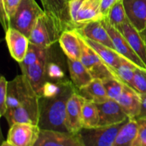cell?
Listing matches in <instances>:
<instances>
[{
	"label": "cell",
	"mask_w": 146,
	"mask_h": 146,
	"mask_svg": "<svg viewBox=\"0 0 146 146\" xmlns=\"http://www.w3.org/2000/svg\"><path fill=\"white\" fill-rule=\"evenodd\" d=\"M76 88L71 81L58 95L51 98L39 97V120L41 130L68 132L66 125V106Z\"/></svg>",
	"instance_id": "1"
},
{
	"label": "cell",
	"mask_w": 146,
	"mask_h": 146,
	"mask_svg": "<svg viewBox=\"0 0 146 146\" xmlns=\"http://www.w3.org/2000/svg\"><path fill=\"white\" fill-rule=\"evenodd\" d=\"M44 13L35 0H21L10 18L9 26L29 38L37 19Z\"/></svg>",
	"instance_id": "2"
},
{
	"label": "cell",
	"mask_w": 146,
	"mask_h": 146,
	"mask_svg": "<svg viewBox=\"0 0 146 146\" xmlns=\"http://www.w3.org/2000/svg\"><path fill=\"white\" fill-rule=\"evenodd\" d=\"M61 34L62 32L55 21L44 13L37 19L29 40L31 44L49 48L58 42Z\"/></svg>",
	"instance_id": "3"
},
{
	"label": "cell",
	"mask_w": 146,
	"mask_h": 146,
	"mask_svg": "<svg viewBox=\"0 0 146 146\" xmlns=\"http://www.w3.org/2000/svg\"><path fill=\"white\" fill-rule=\"evenodd\" d=\"M80 37L81 39V56L80 60L88 68L94 78L104 80L107 78H115L121 80L116 72L103 61L98 54L84 41L81 36Z\"/></svg>",
	"instance_id": "4"
},
{
	"label": "cell",
	"mask_w": 146,
	"mask_h": 146,
	"mask_svg": "<svg viewBox=\"0 0 146 146\" xmlns=\"http://www.w3.org/2000/svg\"><path fill=\"white\" fill-rule=\"evenodd\" d=\"M127 121L121 123L93 128H83L79 135L84 146H113L118 131Z\"/></svg>",
	"instance_id": "5"
},
{
	"label": "cell",
	"mask_w": 146,
	"mask_h": 146,
	"mask_svg": "<svg viewBox=\"0 0 146 146\" xmlns=\"http://www.w3.org/2000/svg\"><path fill=\"white\" fill-rule=\"evenodd\" d=\"M4 117L9 126L15 123H26L38 125L39 120V97L34 95L6 113Z\"/></svg>",
	"instance_id": "6"
},
{
	"label": "cell",
	"mask_w": 146,
	"mask_h": 146,
	"mask_svg": "<svg viewBox=\"0 0 146 146\" xmlns=\"http://www.w3.org/2000/svg\"><path fill=\"white\" fill-rule=\"evenodd\" d=\"M40 131L38 125L15 123L9 126L7 141L13 146H35Z\"/></svg>",
	"instance_id": "7"
},
{
	"label": "cell",
	"mask_w": 146,
	"mask_h": 146,
	"mask_svg": "<svg viewBox=\"0 0 146 146\" xmlns=\"http://www.w3.org/2000/svg\"><path fill=\"white\" fill-rule=\"evenodd\" d=\"M37 95L27 77L21 74L9 81L7 87V111L17 108L25 100Z\"/></svg>",
	"instance_id": "8"
},
{
	"label": "cell",
	"mask_w": 146,
	"mask_h": 146,
	"mask_svg": "<svg viewBox=\"0 0 146 146\" xmlns=\"http://www.w3.org/2000/svg\"><path fill=\"white\" fill-rule=\"evenodd\" d=\"M68 1L69 0H41L44 12L55 21L62 33L66 30L76 29L70 17Z\"/></svg>",
	"instance_id": "9"
},
{
	"label": "cell",
	"mask_w": 146,
	"mask_h": 146,
	"mask_svg": "<svg viewBox=\"0 0 146 146\" xmlns=\"http://www.w3.org/2000/svg\"><path fill=\"white\" fill-rule=\"evenodd\" d=\"M35 146H84L79 133L41 130Z\"/></svg>",
	"instance_id": "10"
},
{
	"label": "cell",
	"mask_w": 146,
	"mask_h": 146,
	"mask_svg": "<svg viewBox=\"0 0 146 146\" xmlns=\"http://www.w3.org/2000/svg\"><path fill=\"white\" fill-rule=\"evenodd\" d=\"M102 22L105 26L109 35L111 36L115 51L120 55L135 64L137 67L146 69V66L144 63L137 55L136 53L133 51V49L131 48V46L128 44L125 37L123 36V34L115 27L111 26L104 19L102 20Z\"/></svg>",
	"instance_id": "11"
},
{
	"label": "cell",
	"mask_w": 146,
	"mask_h": 146,
	"mask_svg": "<svg viewBox=\"0 0 146 146\" xmlns=\"http://www.w3.org/2000/svg\"><path fill=\"white\" fill-rule=\"evenodd\" d=\"M99 110L100 121L98 127L109 126L121 123L128 119L121 106L115 100L108 101L97 104Z\"/></svg>",
	"instance_id": "12"
},
{
	"label": "cell",
	"mask_w": 146,
	"mask_h": 146,
	"mask_svg": "<svg viewBox=\"0 0 146 146\" xmlns=\"http://www.w3.org/2000/svg\"><path fill=\"white\" fill-rule=\"evenodd\" d=\"M84 99L77 93L74 92L68 99L66 106V125L69 133H78L83 128L82 107Z\"/></svg>",
	"instance_id": "13"
},
{
	"label": "cell",
	"mask_w": 146,
	"mask_h": 146,
	"mask_svg": "<svg viewBox=\"0 0 146 146\" xmlns=\"http://www.w3.org/2000/svg\"><path fill=\"white\" fill-rule=\"evenodd\" d=\"M5 41L11 57L19 64L22 62L29 46L28 37L18 30L9 27L5 31Z\"/></svg>",
	"instance_id": "14"
},
{
	"label": "cell",
	"mask_w": 146,
	"mask_h": 146,
	"mask_svg": "<svg viewBox=\"0 0 146 146\" xmlns=\"http://www.w3.org/2000/svg\"><path fill=\"white\" fill-rule=\"evenodd\" d=\"M76 30L84 38L91 39L115 50L111 36L103 24L102 20L84 24Z\"/></svg>",
	"instance_id": "15"
},
{
	"label": "cell",
	"mask_w": 146,
	"mask_h": 146,
	"mask_svg": "<svg viewBox=\"0 0 146 146\" xmlns=\"http://www.w3.org/2000/svg\"><path fill=\"white\" fill-rule=\"evenodd\" d=\"M51 47L47 54H46L44 56L40 58L32 65L21 70L22 74L27 77L33 89L38 96V97L41 94L43 86L46 81H47L46 77V67L51 52Z\"/></svg>",
	"instance_id": "16"
},
{
	"label": "cell",
	"mask_w": 146,
	"mask_h": 146,
	"mask_svg": "<svg viewBox=\"0 0 146 146\" xmlns=\"http://www.w3.org/2000/svg\"><path fill=\"white\" fill-rule=\"evenodd\" d=\"M116 29L125 37L131 48L136 53L146 66V44L141 35V31H138L128 20Z\"/></svg>",
	"instance_id": "17"
},
{
	"label": "cell",
	"mask_w": 146,
	"mask_h": 146,
	"mask_svg": "<svg viewBox=\"0 0 146 146\" xmlns=\"http://www.w3.org/2000/svg\"><path fill=\"white\" fill-rule=\"evenodd\" d=\"M127 18L138 31L146 28V0H123Z\"/></svg>",
	"instance_id": "18"
},
{
	"label": "cell",
	"mask_w": 146,
	"mask_h": 146,
	"mask_svg": "<svg viewBox=\"0 0 146 146\" xmlns=\"http://www.w3.org/2000/svg\"><path fill=\"white\" fill-rule=\"evenodd\" d=\"M59 46L67 58L80 60L81 56V39L76 29L66 30L58 40Z\"/></svg>",
	"instance_id": "19"
},
{
	"label": "cell",
	"mask_w": 146,
	"mask_h": 146,
	"mask_svg": "<svg viewBox=\"0 0 146 146\" xmlns=\"http://www.w3.org/2000/svg\"><path fill=\"white\" fill-rule=\"evenodd\" d=\"M116 101L129 118L136 119L139 116L142 106L141 96L131 87L125 86L122 94Z\"/></svg>",
	"instance_id": "20"
},
{
	"label": "cell",
	"mask_w": 146,
	"mask_h": 146,
	"mask_svg": "<svg viewBox=\"0 0 146 146\" xmlns=\"http://www.w3.org/2000/svg\"><path fill=\"white\" fill-rule=\"evenodd\" d=\"M67 65L71 81L76 90L86 86L94 79L88 68L84 66L81 60L67 58Z\"/></svg>",
	"instance_id": "21"
},
{
	"label": "cell",
	"mask_w": 146,
	"mask_h": 146,
	"mask_svg": "<svg viewBox=\"0 0 146 146\" xmlns=\"http://www.w3.org/2000/svg\"><path fill=\"white\" fill-rule=\"evenodd\" d=\"M76 91L85 100L92 101L96 104H102L110 99L102 80L99 78H94L88 85L76 90Z\"/></svg>",
	"instance_id": "22"
},
{
	"label": "cell",
	"mask_w": 146,
	"mask_h": 146,
	"mask_svg": "<svg viewBox=\"0 0 146 146\" xmlns=\"http://www.w3.org/2000/svg\"><path fill=\"white\" fill-rule=\"evenodd\" d=\"M82 38L84 41L98 54V56L102 58L103 61L116 72L117 68L121 64L123 56L120 55L115 50L109 48L106 46L103 45V44L97 43L92 40L88 39V38H84V37Z\"/></svg>",
	"instance_id": "23"
},
{
	"label": "cell",
	"mask_w": 146,
	"mask_h": 146,
	"mask_svg": "<svg viewBox=\"0 0 146 146\" xmlns=\"http://www.w3.org/2000/svg\"><path fill=\"white\" fill-rule=\"evenodd\" d=\"M104 19V17L101 11L100 3L85 0L77 16V28L86 23L101 21Z\"/></svg>",
	"instance_id": "24"
},
{
	"label": "cell",
	"mask_w": 146,
	"mask_h": 146,
	"mask_svg": "<svg viewBox=\"0 0 146 146\" xmlns=\"http://www.w3.org/2000/svg\"><path fill=\"white\" fill-rule=\"evenodd\" d=\"M138 122L135 118H128L117 134L113 146H133L138 134Z\"/></svg>",
	"instance_id": "25"
},
{
	"label": "cell",
	"mask_w": 146,
	"mask_h": 146,
	"mask_svg": "<svg viewBox=\"0 0 146 146\" xmlns=\"http://www.w3.org/2000/svg\"><path fill=\"white\" fill-rule=\"evenodd\" d=\"M46 81L53 82H64L69 81L67 79L65 70L62 64L54 58L52 48L51 49L46 67Z\"/></svg>",
	"instance_id": "26"
},
{
	"label": "cell",
	"mask_w": 146,
	"mask_h": 146,
	"mask_svg": "<svg viewBox=\"0 0 146 146\" xmlns=\"http://www.w3.org/2000/svg\"><path fill=\"white\" fill-rule=\"evenodd\" d=\"M99 121V110L97 104L92 101L85 100L82 107L83 128H96L98 126Z\"/></svg>",
	"instance_id": "27"
},
{
	"label": "cell",
	"mask_w": 146,
	"mask_h": 146,
	"mask_svg": "<svg viewBox=\"0 0 146 146\" xmlns=\"http://www.w3.org/2000/svg\"><path fill=\"white\" fill-rule=\"evenodd\" d=\"M50 48L51 47L44 48V47L40 46L29 42V46L28 51L26 54L25 58L24 61L19 64L21 70L24 69L29 66L32 65L37 61H38L40 58L44 56L48 52Z\"/></svg>",
	"instance_id": "28"
},
{
	"label": "cell",
	"mask_w": 146,
	"mask_h": 146,
	"mask_svg": "<svg viewBox=\"0 0 146 146\" xmlns=\"http://www.w3.org/2000/svg\"><path fill=\"white\" fill-rule=\"evenodd\" d=\"M104 19L115 28L128 20L123 0H119L113 6L107 17Z\"/></svg>",
	"instance_id": "29"
},
{
	"label": "cell",
	"mask_w": 146,
	"mask_h": 146,
	"mask_svg": "<svg viewBox=\"0 0 146 146\" xmlns=\"http://www.w3.org/2000/svg\"><path fill=\"white\" fill-rule=\"evenodd\" d=\"M21 0H0L1 22L4 31L10 27L9 19L15 13Z\"/></svg>",
	"instance_id": "30"
},
{
	"label": "cell",
	"mask_w": 146,
	"mask_h": 146,
	"mask_svg": "<svg viewBox=\"0 0 146 146\" xmlns=\"http://www.w3.org/2000/svg\"><path fill=\"white\" fill-rule=\"evenodd\" d=\"M136 66L125 58H123L121 64L117 68L116 73L120 79L128 86L132 88L135 69ZM134 90V89H133Z\"/></svg>",
	"instance_id": "31"
},
{
	"label": "cell",
	"mask_w": 146,
	"mask_h": 146,
	"mask_svg": "<svg viewBox=\"0 0 146 146\" xmlns=\"http://www.w3.org/2000/svg\"><path fill=\"white\" fill-rule=\"evenodd\" d=\"M108 98L117 101L123 91L125 85L121 80L115 78H107L102 80Z\"/></svg>",
	"instance_id": "32"
},
{
	"label": "cell",
	"mask_w": 146,
	"mask_h": 146,
	"mask_svg": "<svg viewBox=\"0 0 146 146\" xmlns=\"http://www.w3.org/2000/svg\"><path fill=\"white\" fill-rule=\"evenodd\" d=\"M132 88L139 95H146V69L135 68Z\"/></svg>",
	"instance_id": "33"
},
{
	"label": "cell",
	"mask_w": 146,
	"mask_h": 146,
	"mask_svg": "<svg viewBox=\"0 0 146 146\" xmlns=\"http://www.w3.org/2000/svg\"><path fill=\"white\" fill-rule=\"evenodd\" d=\"M8 82L5 77L1 76L0 78V115L4 116L7 111V87Z\"/></svg>",
	"instance_id": "34"
},
{
	"label": "cell",
	"mask_w": 146,
	"mask_h": 146,
	"mask_svg": "<svg viewBox=\"0 0 146 146\" xmlns=\"http://www.w3.org/2000/svg\"><path fill=\"white\" fill-rule=\"evenodd\" d=\"M138 134L133 146H146V117L137 118Z\"/></svg>",
	"instance_id": "35"
},
{
	"label": "cell",
	"mask_w": 146,
	"mask_h": 146,
	"mask_svg": "<svg viewBox=\"0 0 146 146\" xmlns=\"http://www.w3.org/2000/svg\"><path fill=\"white\" fill-rule=\"evenodd\" d=\"M85 0H69L68 7H69V13L72 22L75 25L76 29L77 28V16L78 11L81 7Z\"/></svg>",
	"instance_id": "36"
},
{
	"label": "cell",
	"mask_w": 146,
	"mask_h": 146,
	"mask_svg": "<svg viewBox=\"0 0 146 146\" xmlns=\"http://www.w3.org/2000/svg\"><path fill=\"white\" fill-rule=\"evenodd\" d=\"M119 0H101L100 3V7H101V14H103L104 18L107 17L113 6Z\"/></svg>",
	"instance_id": "37"
},
{
	"label": "cell",
	"mask_w": 146,
	"mask_h": 146,
	"mask_svg": "<svg viewBox=\"0 0 146 146\" xmlns=\"http://www.w3.org/2000/svg\"><path fill=\"white\" fill-rule=\"evenodd\" d=\"M141 96V100H142V106H141V113L137 118H145L146 117V95Z\"/></svg>",
	"instance_id": "38"
},
{
	"label": "cell",
	"mask_w": 146,
	"mask_h": 146,
	"mask_svg": "<svg viewBox=\"0 0 146 146\" xmlns=\"http://www.w3.org/2000/svg\"><path fill=\"white\" fill-rule=\"evenodd\" d=\"M141 35H142L143 38V39L145 40V44H146V28L144 30H143L142 31H141Z\"/></svg>",
	"instance_id": "39"
},
{
	"label": "cell",
	"mask_w": 146,
	"mask_h": 146,
	"mask_svg": "<svg viewBox=\"0 0 146 146\" xmlns=\"http://www.w3.org/2000/svg\"><path fill=\"white\" fill-rule=\"evenodd\" d=\"M1 146H13V145H11V144L9 143L6 141H4V142L2 143V144H1Z\"/></svg>",
	"instance_id": "40"
},
{
	"label": "cell",
	"mask_w": 146,
	"mask_h": 146,
	"mask_svg": "<svg viewBox=\"0 0 146 146\" xmlns=\"http://www.w3.org/2000/svg\"><path fill=\"white\" fill-rule=\"evenodd\" d=\"M89 1H95V2H99V3H101V0H89Z\"/></svg>",
	"instance_id": "41"
}]
</instances>
